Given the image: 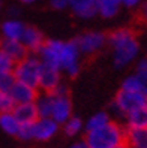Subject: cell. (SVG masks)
<instances>
[{"label": "cell", "mask_w": 147, "mask_h": 148, "mask_svg": "<svg viewBox=\"0 0 147 148\" xmlns=\"http://www.w3.org/2000/svg\"><path fill=\"white\" fill-rule=\"evenodd\" d=\"M108 42L113 47L114 64L117 67H123L131 63L138 54V40L135 38V33L129 29L114 30L108 36Z\"/></svg>", "instance_id": "1"}, {"label": "cell", "mask_w": 147, "mask_h": 148, "mask_svg": "<svg viewBox=\"0 0 147 148\" xmlns=\"http://www.w3.org/2000/svg\"><path fill=\"white\" fill-rule=\"evenodd\" d=\"M125 130L117 123L108 121L105 126L86 133L84 142L87 148H114L125 142Z\"/></svg>", "instance_id": "2"}, {"label": "cell", "mask_w": 147, "mask_h": 148, "mask_svg": "<svg viewBox=\"0 0 147 148\" xmlns=\"http://www.w3.org/2000/svg\"><path fill=\"white\" fill-rule=\"evenodd\" d=\"M41 66H42V63L39 62V58L27 56L23 60H20L18 63L14 64L12 75L17 82H21V84H26L29 87L36 88L38 82H39Z\"/></svg>", "instance_id": "3"}, {"label": "cell", "mask_w": 147, "mask_h": 148, "mask_svg": "<svg viewBox=\"0 0 147 148\" xmlns=\"http://www.w3.org/2000/svg\"><path fill=\"white\" fill-rule=\"evenodd\" d=\"M78 56L80 51L77 48L75 42H63L62 53H60L59 69L65 71L69 76H75L78 73Z\"/></svg>", "instance_id": "4"}, {"label": "cell", "mask_w": 147, "mask_h": 148, "mask_svg": "<svg viewBox=\"0 0 147 148\" xmlns=\"http://www.w3.org/2000/svg\"><path fill=\"white\" fill-rule=\"evenodd\" d=\"M107 40V36L101 32H87L78 36L74 42L77 48H78L80 53L86 54V56H90V54H95L104 47V43Z\"/></svg>", "instance_id": "5"}, {"label": "cell", "mask_w": 147, "mask_h": 148, "mask_svg": "<svg viewBox=\"0 0 147 148\" xmlns=\"http://www.w3.org/2000/svg\"><path fill=\"white\" fill-rule=\"evenodd\" d=\"M50 94L53 96L51 118L57 124L66 123L71 118V112H72V105H71V100H69L68 94H54V93H50Z\"/></svg>", "instance_id": "6"}, {"label": "cell", "mask_w": 147, "mask_h": 148, "mask_svg": "<svg viewBox=\"0 0 147 148\" xmlns=\"http://www.w3.org/2000/svg\"><path fill=\"white\" fill-rule=\"evenodd\" d=\"M60 85V71L56 67H51L48 64L42 63L39 72V82L38 87L42 88L45 93H53Z\"/></svg>", "instance_id": "7"}, {"label": "cell", "mask_w": 147, "mask_h": 148, "mask_svg": "<svg viewBox=\"0 0 147 148\" xmlns=\"http://www.w3.org/2000/svg\"><path fill=\"white\" fill-rule=\"evenodd\" d=\"M0 51L8 56L14 63H18L20 60L24 57H27L29 51L26 49V47L21 43V40H12V39H0Z\"/></svg>", "instance_id": "8"}, {"label": "cell", "mask_w": 147, "mask_h": 148, "mask_svg": "<svg viewBox=\"0 0 147 148\" xmlns=\"http://www.w3.org/2000/svg\"><path fill=\"white\" fill-rule=\"evenodd\" d=\"M20 40L26 47V49L32 51V53H39L42 45H44V42H45L44 34L35 27H24L23 36H21Z\"/></svg>", "instance_id": "9"}, {"label": "cell", "mask_w": 147, "mask_h": 148, "mask_svg": "<svg viewBox=\"0 0 147 148\" xmlns=\"http://www.w3.org/2000/svg\"><path fill=\"white\" fill-rule=\"evenodd\" d=\"M57 132V123L53 118H38L33 123V138L39 141H47Z\"/></svg>", "instance_id": "10"}, {"label": "cell", "mask_w": 147, "mask_h": 148, "mask_svg": "<svg viewBox=\"0 0 147 148\" xmlns=\"http://www.w3.org/2000/svg\"><path fill=\"white\" fill-rule=\"evenodd\" d=\"M14 117L17 118L20 124H27V123H35L39 115L36 106H35V102H29V103H17L14 106V109L11 111Z\"/></svg>", "instance_id": "11"}, {"label": "cell", "mask_w": 147, "mask_h": 148, "mask_svg": "<svg viewBox=\"0 0 147 148\" xmlns=\"http://www.w3.org/2000/svg\"><path fill=\"white\" fill-rule=\"evenodd\" d=\"M9 96L12 97L14 103H29V102H35L38 97V93H36V88L33 87H29L26 84H21V82H17L12 85V88L9 91Z\"/></svg>", "instance_id": "12"}, {"label": "cell", "mask_w": 147, "mask_h": 148, "mask_svg": "<svg viewBox=\"0 0 147 148\" xmlns=\"http://www.w3.org/2000/svg\"><path fill=\"white\" fill-rule=\"evenodd\" d=\"M69 6L80 18H92L96 12V0H69Z\"/></svg>", "instance_id": "13"}, {"label": "cell", "mask_w": 147, "mask_h": 148, "mask_svg": "<svg viewBox=\"0 0 147 148\" xmlns=\"http://www.w3.org/2000/svg\"><path fill=\"white\" fill-rule=\"evenodd\" d=\"M125 142L129 148H147V129H131L125 130Z\"/></svg>", "instance_id": "14"}, {"label": "cell", "mask_w": 147, "mask_h": 148, "mask_svg": "<svg viewBox=\"0 0 147 148\" xmlns=\"http://www.w3.org/2000/svg\"><path fill=\"white\" fill-rule=\"evenodd\" d=\"M128 127L131 129H147V106L137 108L126 114Z\"/></svg>", "instance_id": "15"}, {"label": "cell", "mask_w": 147, "mask_h": 148, "mask_svg": "<svg viewBox=\"0 0 147 148\" xmlns=\"http://www.w3.org/2000/svg\"><path fill=\"white\" fill-rule=\"evenodd\" d=\"M26 25L17 20H9L3 23L2 25V34L5 39H12V40H20L23 36V32H24Z\"/></svg>", "instance_id": "16"}, {"label": "cell", "mask_w": 147, "mask_h": 148, "mask_svg": "<svg viewBox=\"0 0 147 148\" xmlns=\"http://www.w3.org/2000/svg\"><path fill=\"white\" fill-rule=\"evenodd\" d=\"M39 118H51V108H53V96L50 93H45L42 96H38L35 100Z\"/></svg>", "instance_id": "17"}, {"label": "cell", "mask_w": 147, "mask_h": 148, "mask_svg": "<svg viewBox=\"0 0 147 148\" xmlns=\"http://www.w3.org/2000/svg\"><path fill=\"white\" fill-rule=\"evenodd\" d=\"M120 0H96V12H99L104 18H111L119 12Z\"/></svg>", "instance_id": "18"}, {"label": "cell", "mask_w": 147, "mask_h": 148, "mask_svg": "<svg viewBox=\"0 0 147 148\" xmlns=\"http://www.w3.org/2000/svg\"><path fill=\"white\" fill-rule=\"evenodd\" d=\"M0 127L6 133L17 136L18 129H20V123L17 121V118L14 117L12 112H0Z\"/></svg>", "instance_id": "19"}, {"label": "cell", "mask_w": 147, "mask_h": 148, "mask_svg": "<svg viewBox=\"0 0 147 148\" xmlns=\"http://www.w3.org/2000/svg\"><path fill=\"white\" fill-rule=\"evenodd\" d=\"M120 90H125V91H132V93H144L143 88V84L141 81L138 79L137 75H131L128 76L126 79L122 82V88Z\"/></svg>", "instance_id": "20"}, {"label": "cell", "mask_w": 147, "mask_h": 148, "mask_svg": "<svg viewBox=\"0 0 147 148\" xmlns=\"http://www.w3.org/2000/svg\"><path fill=\"white\" fill-rule=\"evenodd\" d=\"M108 121H110V117H108L107 112H98V114H95V115L87 121L86 130H87V132H90V130L99 129V127H102V126H105Z\"/></svg>", "instance_id": "21"}, {"label": "cell", "mask_w": 147, "mask_h": 148, "mask_svg": "<svg viewBox=\"0 0 147 148\" xmlns=\"http://www.w3.org/2000/svg\"><path fill=\"white\" fill-rule=\"evenodd\" d=\"M81 129V120L77 117H71L66 123H65V133L68 136H74L80 132Z\"/></svg>", "instance_id": "22"}, {"label": "cell", "mask_w": 147, "mask_h": 148, "mask_svg": "<svg viewBox=\"0 0 147 148\" xmlns=\"http://www.w3.org/2000/svg\"><path fill=\"white\" fill-rule=\"evenodd\" d=\"M135 75L138 76V79L141 81L144 93H147V58H143L141 62L137 64V73Z\"/></svg>", "instance_id": "23"}, {"label": "cell", "mask_w": 147, "mask_h": 148, "mask_svg": "<svg viewBox=\"0 0 147 148\" xmlns=\"http://www.w3.org/2000/svg\"><path fill=\"white\" fill-rule=\"evenodd\" d=\"M15 84V78L11 73H0V91L2 93H9L12 85Z\"/></svg>", "instance_id": "24"}, {"label": "cell", "mask_w": 147, "mask_h": 148, "mask_svg": "<svg viewBox=\"0 0 147 148\" xmlns=\"http://www.w3.org/2000/svg\"><path fill=\"white\" fill-rule=\"evenodd\" d=\"M14 62L0 51V73H11L14 69Z\"/></svg>", "instance_id": "25"}, {"label": "cell", "mask_w": 147, "mask_h": 148, "mask_svg": "<svg viewBox=\"0 0 147 148\" xmlns=\"http://www.w3.org/2000/svg\"><path fill=\"white\" fill-rule=\"evenodd\" d=\"M17 136L21 138V139H33V123L20 124V129H18Z\"/></svg>", "instance_id": "26"}, {"label": "cell", "mask_w": 147, "mask_h": 148, "mask_svg": "<svg viewBox=\"0 0 147 148\" xmlns=\"http://www.w3.org/2000/svg\"><path fill=\"white\" fill-rule=\"evenodd\" d=\"M50 3L54 9H63V8L69 6V0H50Z\"/></svg>", "instance_id": "27"}, {"label": "cell", "mask_w": 147, "mask_h": 148, "mask_svg": "<svg viewBox=\"0 0 147 148\" xmlns=\"http://www.w3.org/2000/svg\"><path fill=\"white\" fill-rule=\"evenodd\" d=\"M138 18H140L141 23H147V2L141 6L140 12H138Z\"/></svg>", "instance_id": "28"}, {"label": "cell", "mask_w": 147, "mask_h": 148, "mask_svg": "<svg viewBox=\"0 0 147 148\" xmlns=\"http://www.w3.org/2000/svg\"><path fill=\"white\" fill-rule=\"evenodd\" d=\"M120 2L128 8H134V6H137L138 3H140V0H120Z\"/></svg>", "instance_id": "29"}, {"label": "cell", "mask_w": 147, "mask_h": 148, "mask_svg": "<svg viewBox=\"0 0 147 148\" xmlns=\"http://www.w3.org/2000/svg\"><path fill=\"white\" fill-rule=\"evenodd\" d=\"M71 148H87V145H86V142H84V141H81V142H77V144H74Z\"/></svg>", "instance_id": "30"}, {"label": "cell", "mask_w": 147, "mask_h": 148, "mask_svg": "<svg viewBox=\"0 0 147 148\" xmlns=\"http://www.w3.org/2000/svg\"><path fill=\"white\" fill-rule=\"evenodd\" d=\"M114 148H129V147H128L126 142H123V144H120V145H117V147H114Z\"/></svg>", "instance_id": "31"}, {"label": "cell", "mask_w": 147, "mask_h": 148, "mask_svg": "<svg viewBox=\"0 0 147 148\" xmlns=\"http://www.w3.org/2000/svg\"><path fill=\"white\" fill-rule=\"evenodd\" d=\"M21 2H24V3H33L35 0H21Z\"/></svg>", "instance_id": "32"}, {"label": "cell", "mask_w": 147, "mask_h": 148, "mask_svg": "<svg viewBox=\"0 0 147 148\" xmlns=\"http://www.w3.org/2000/svg\"><path fill=\"white\" fill-rule=\"evenodd\" d=\"M2 99H3V93L0 91V103H2Z\"/></svg>", "instance_id": "33"}, {"label": "cell", "mask_w": 147, "mask_h": 148, "mask_svg": "<svg viewBox=\"0 0 147 148\" xmlns=\"http://www.w3.org/2000/svg\"><path fill=\"white\" fill-rule=\"evenodd\" d=\"M0 5H2V2H0Z\"/></svg>", "instance_id": "34"}]
</instances>
